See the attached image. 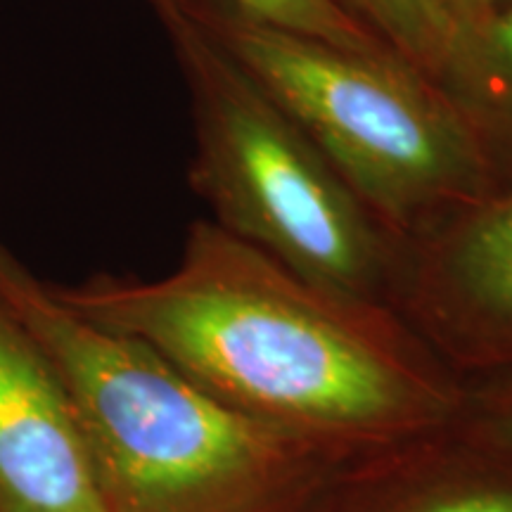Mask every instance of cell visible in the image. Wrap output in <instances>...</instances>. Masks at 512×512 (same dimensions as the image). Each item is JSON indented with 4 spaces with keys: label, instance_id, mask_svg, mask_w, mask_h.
Listing matches in <instances>:
<instances>
[{
    "label": "cell",
    "instance_id": "3957f363",
    "mask_svg": "<svg viewBox=\"0 0 512 512\" xmlns=\"http://www.w3.org/2000/svg\"><path fill=\"white\" fill-rule=\"evenodd\" d=\"M197 5L401 252L501 192L477 128L411 64L330 46L226 3Z\"/></svg>",
    "mask_w": 512,
    "mask_h": 512
},
{
    "label": "cell",
    "instance_id": "5b68a950",
    "mask_svg": "<svg viewBox=\"0 0 512 512\" xmlns=\"http://www.w3.org/2000/svg\"><path fill=\"white\" fill-rule=\"evenodd\" d=\"M392 306L458 377L512 366V188L403 247Z\"/></svg>",
    "mask_w": 512,
    "mask_h": 512
},
{
    "label": "cell",
    "instance_id": "277c9868",
    "mask_svg": "<svg viewBox=\"0 0 512 512\" xmlns=\"http://www.w3.org/2000/svg\"><path fill=\"white\" fill-rule=\"evenodd\" d=\"M150 5L188 86L190 181L216 226L311 283L392 306L401 247L223 46L197 0Z\"/></svg>",
    "mask_w": 512,
    "mask_h": 512
},
{
    "label": "cell",
    "instance_id": "6da1fadb",
    "mask_svg": "<svg viewBox=\"0 0 512 512\" xmlns=\"http://www.w3.org/2000/svg\"><path fill=\"white\" fill-rule=\"evenodd\" d=\"M53 287L219 401L344 456L444 430L456 413L460 377L399 311L311 283L214 221L192 223L162 278Z\"/></svg>",
    "mask_w": 512,
    "mask_h": 512
},
{
    "label": "cell",
    "instance_id": "8fae6325",
    "mask_svg": "<svg viewBox=\"0 0 512 512\" xmlns=\"http://www.w3.org/2000/svg\"><path fill=\"white\" fill-rule=\"evenodd\" d=\"M463 67L479 69L512 102V0H494L477 29L467 36Z\"/></svg>",
    "mask_w": 512,
    "mask_h": 512
},
{
    "label": "cell",
    "instance_id": "8992f818",
    "mask_svg": "<svg viewBox=\"0 0 512 512\" xmlns=\"http://www.w3.org/2000/svg\"><path fill=\"white\" fill-rule=\"evenodd\" d=\"M0 512H105L60 377L3 297Z\"/></svg>",
    "mask_w": 512,
    "mask_h": 512
},
{
    "label": "cell",
    "instance_id": "9c48e42d",
    "mask_svg": "<svg viewBox=\"0 0 512 512\" xmlns=\"http://www.w3.org/2000/svg\"><path fill=\"white\" fill-rule=\"evenodd\" d=\"M221 3L280 29L318 38L330 46L396 57L366 24L358 22L337 0H221Z\"/></svg>",
    "mask_w": 512,
    "mask_h": 512
},
{
    "label": "cell",
    "instance_id": "7c38bea8",
    "mask_svg": "<svg viewBox=\"0 0 512 512\" xmlns=\"http://www.w3.org/2000/svg\"><path fill=\"white\" fill-rule=\"evenodd\" d=\"M441 3H444L448 15H451L453 22H456L460 38H463V50H465L467 36L477 29V24L482 22L486 10L491 8L494 0H441Z\"/></svg>",
    "mask_w": 512,
    "mask_h": 512
},
{
    "label": "cell",
    "instance_id": "7a4b0ae2",
    "mask_svg": "<svg viewBox=\"0 0 512 512\" xmlns=\"http://www.w3.org/2000/svg\"><path fill=\"white\" fill-rule=\"evenodd\" d=\"M0 297L60 377L105 512H306L351 458L228 406L143 342L79 316L5 245Z\"/></svg>",
    "mask_w": 512,
    "mask_h": 512
},
{
    "label": "cell",
    "instance_id": "30bf717a",
    "mask_svg": "<svg viewBox=\"0 0 512 512\" xmlns=\"http://www.w3.org/2000/svg\"><path fill=\"white\" fill-rule=\"evenodd\" d=\"M453 432L470 444L512 458V366L460 377Z\"/></svg>",
    "mask_w": 512,
    "mask_h": 512
},
{
    "label": "cell",
    "instance_id": "52a82bcc",
    "mask_svg": "<svg viewBox=\"0 0 512 512\" xmlns=\"http://www.w3.org/2000/svg\"><path fill=\"white\" fill-rule=\"evenodd\" d=\"M306 512H512V458L444 427L347 458Z\"/></svg>",
    "mask_w": 512,
    "mask_h": 512
},
{
    "label": "cell",
    "instance_id": "ba28073f",
    "mask_svg": "<svg viewBox=\"0 0 512 512\" xmlns=\"http://www.w3.org/2000/svg\"><path fill=\"white\" fill-rule=\"evenodd\" d=\"M427 79L463 67V38L441 0H337Z\"/></svg>",
    "mask_w": 512,
    "mask_h": 512
}]
</instances>
